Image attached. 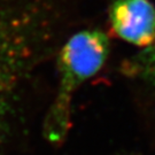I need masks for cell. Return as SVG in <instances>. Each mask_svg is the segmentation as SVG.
<instances>
[{"label": "cell", "instance_id": "2", "mask_svg": "<svg viewBox=\"0 0 155 155\" xmlns=\"http://www.w3.org/2000/svg\"><path fill=\"white\" fill-rule=\"evenodd\" d=\"M23 18L0 8V146L9 137L21 91L33 64V37Z\"/></svg>", "mask_w": 155, "mask_h": 155}, {"label": "cell", "instance_id": "5", "mask_svg": "<svg viewBox=\"0 0 155 155\" xmlns=\"http://www.w3.org/2000/svg\"><path fill=\"white\" fill-rule=\"evenodd\" d=\"M123 155H130V154H123Z\"/></svg>", "mask_w": 155, "mask_h": 155}, {"label": "cell", "instance_id": "4", "mask_svg": "<svg viewBox=\"0 0 155 155\" xmlns=\"http://www.w3.org/2000/svg\"><path fill=\"white\" fill-rule=\"evenodd\" d=\"M155 44V43H154ZM152 70H153V76L155 77V46H154V51H153V53H152Z\"/></svg>", "mask_w": 155, "mask_h": 155}, {"label": "cell", "instance_id": "3", "mask_svg": "<svg viewBox=\"0 0 155 155\" xmlns=\"http://www.w3.org/2000/svg\"><path fill=\"white\" fill-rule=\"evenodd\" d=\"M109 18L115 35L127 43L140 47L155 43V6L150 0H116Z\"/></svg>", "mask_w": 155, "mask_h": 155}, {"label": "cell", "instance_id": "1", "mask_svg": "<svg viewBox=\"0 0 155 155\" xmlns=\"http://www.w3.org/2000/svg\"><path fill=\"white\" fill-rule=\"evenodd\" d=\"M109 53V40L100 30L75 33L59 55V85L43 124V134L50 143L66 139L71 125L74 95L82 85L104 67Z\"/></svg>", "mask_w": 155, "mask_h": 155}]
</instances>
